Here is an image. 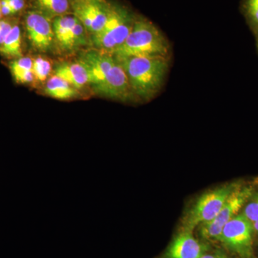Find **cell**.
<instances>
[{
	"mask_svg": "<svg viewBox=\"0 0 258 258\" xmlns=\"http://www.w3.org/2000/svg\"><path fill=\"white\" fill-rule=\"evenodd\" d=\"M44 92L47 96L58 100L73 99L79 96V90L55 75L47 80Z\"/></svg>",
	"mask_w": 258,
	"mask_h": 258,
	"instance_id": "4fadbf2b",
	"label": "cell"
},
{
	"mask_svg": "<svg viewBox=\"0 0 258 258\" xmlns=\"http://www.w3.org/2000/svg\"><path fill=\"white\" fill-rule=\"evenodd\" d=\"M76 21L77 18L73 14L57 17L52 20L55 45L61 52L68 53L70 35Z\"/></svg>",
	"mask_w": 258,
	"mask_h": 258,
	"instance_id": "7c38bea8",
	"label": "cell"
},
{
	"mask_svg": "<svg viewBox=\"0 0 258 258\" xmlns=\"http://www.w3.org/2000/svg\"><path fill=\"white\" fill-rule=\"evenodd\" d=\"M116 59L124 70L137 100L149 102L160 92L170 68V58L142 56Z\"/></svg>",
	"mask_w": 258,
	"mask_h": 258,
	"instance_id": "6da1fadb",
	"label": "cell"
},
{
	"mask_svg": "<svg viewBox=\"0 0 258 258\" xmlns=\"http://www.w3.org/2000/svg\"><path fill=\"white\" fill-rule=\"evenodd\" d=\"M242 12L258 38V0H243Z\"/></svg>",
	"mask_w": 258,
	"mask_h": 258,
	"instance_id": "e0dca14e",
	"label": "cell"
},
{
	"mask_svg": "<svg viewBox=\"0 0 258 258\" xmlns=\"http://www.w3.org/2000/svg\"><path fill=\"white\" fill-rule=\"evenodd\" d=\"M258 39V38H257Z\"/></svg>",
	"mask_w": 258,
	"mask_h": 258,
	"instance_id": "4316f807",
	"label": "cell"
},
{
	"mask_svg": "<svg viewBox=\"0 0 258 258\" xmlns=\"http://www.w3.org/2000/svg\"><path fill=\"white\" fill-rule=\"evenodd\" d=\"M54 74L67 81L78 90L89 84L87 69L80 60L76 62H61L56 66Z\"/></svg>",
	"mask_w": 258,
	"mask_h": 258,
	"instance_id": "8fae6325",
	"label": "cell"
},
{
	"mask_svg": "<svg viewBox=\"0 0 258 258\" xmlns=\"http://www.w3.org/2000/svg\"><path fill=\"white\" fill-rule=\"evenodd\" d=\"M37 10L51 19L69 14L71 0H34Z\"/></svg>",
	"mask_w": 258,
	"mask_h": 258,
	"instance_id": "2e32d148",
	"label": "cell"
},
{
	"mask_svg": "<svg viewBox=\"0 0 258 258\" xmlns=\"http://www.w3.org/2000/svg\"><path fill=\"white\" fill-rule=\"evenodd\" d=\"M200 258H228V257L223 252H216L215 253L205 254Z\"/></svg>",
	"mask_w": 258,
	"mask_h": 258,
	"instance_id": "603a6c76",
	"label": "cell"
},
{
	"mask_svg": "<svg viewBox=\"0 0 258 258\" xmlns=\"http://www.w3.org/2000/svg\"><path fill=\"white\" fill-rule=\"evenodd\" d=\"M0 53L5 57L12 58L23 57L21 30L18 23L14 24L11 31L0 47Z\"/></svg>",
	"mask_w": 258,
	"mask_h": 258,
	"instance_id": "5bb4252c",
	"label": "cell"
},
{
	"mask_svg": "<svg viewBox=\"0 0 258 258\" xmlns=\"http://www.w3.org/2000/svg\"><path fill=\"white\" fill-rule=\"evenodd\" d=\"M108 0H71L72 14L83 24L91 35L101 31L111 10Z\"/></svg>",
	"mask_w": 258,
	"mask_h": 258,
	"instance_id": "52a82bcc",
	"label": "cell"
},
{
	"mask_svg": "<svg viewBox=\"0 0 258 258\" xmlns=\"http://www.w3.org/2000/svg\"><path fill=\"white\" fill-rule=\"evenodd\" d=\"M33 59L30 57H21L15 59L10 63V69L15 81L21 84H28L35 79L32 72Z\"/></svg>",
	"mask_w": 258,
	"mask_h": 258,
	"instance_id": "9a60e30c",
	"label": "cell"
},
{
	"mask_svg": "<svg viewBox=\"0 0 258 258\" xmlns=\"http://www.w3.org/2000/svg\"><path fill=\"white\" fill-rule=\"evenodd\" d=\"M0 9H1V0H0Z\"/></svg>",
	"mask_w": 258,
	"mask_h": 258,
	"instance_id": "484cf974",
	"label": "cell"
},
{
	"mask_svg": "<svg viewBox=\"0 0 258 258\" xmlns=\"http://www.w3.org/2000/svg\"><path fill=\"white\" fill-rule=\"evenodd\" d=\"M251 223H252L253 232L258 233V222H252Z\"/></svg>",
	"mask_w": 258,
	"mask_h": 258,
	"instance_id": "cb8c5ba5",
	"label": "cell"
},
{
	"mask_svg": "<svg viewBox=\"0 0 258 258\" xmlns=\"http://www.w3.org/2000/svg\"><path fill=\"white\" fill-rule=\"evenodd\" d=\"M240 185L230 184L212 190L201 197L184 219V231L191 230L196 226L210 222L215 218L222 210L227 198Z\"/></svg>",
	"mask_w": 258,
	"mask_h": 258,
	"instance_id": "277c9868",
	"label": "cell"
},
{
	"mask_svg": "<svg viewBox=\"0 0 258 258\" xmlns=\"http://www.w3.org/2000/svg\"><path fill=\"white\" fill-rule=\"evenodd\" d=\"M25 28L35 50L45 53L53 50L55 45L52 19L38 10H31L25 15Z\"/></svg>",
	"mask_w": 258,
	"mask_h": 258,
	"instance_id": "ba28073f",
	"label": "cell"
},
{
	"mask_svg": "<svg viewBox=\"0 0 258 258\" xmlns=\"http://www.w3.org/2000/svg\"><path fill=\"white\" fill-rule=\"evenodd\" d=\"M252 223L243 214L236 215L227 222L219 240L242 258H251L253 254Z\"/></svg>",
	"mask_w": 258,
	"mask_h": 258,
	"instance_id": "5b68a950",
	"label": "cell"
},
{
	"mask_svg": "<svg viewBox=\"0 0 258 258\" xmlns=\"http://www.w3.org/2000/svg\"><path fill=\"white\" fill-rule=\"evenodd\" d=\"M208 246L196 240L189 231H184L171 242L164 258H200Z\"/></svg>",
	"mask_w": 258,
	"mask_h": 258,
	"instance_id": "30bf717a",
	"label": "cell"
},
{
	"mask_svg": "<svg viewBox=\"0 0 258 258\" xmlns=\"http://www.w3.org/2000/svg\"><path fill=\"white\" fill-rule=\"evenodd\" d=\"M7 2L13 10L14 15L23 11L26 5L25 0H7Z\"/></svg>",
	"mask_w": 258,
	"mask_h": 258,
	"instance_id": "44dd1931",
	"label": "cell"
},
{
	"mask_svg": "<svg viewBox=\"0 0 258 258\" xmlns=\"http://www.w3.org/2000/svg\"><path fill=\"white\" fill-rule=\"evenodd\" d=\"M0 10H1L3 16L8 17L14 15L7 0H1V9Z\"/></svg>",
	"mask_w": 258,
	"mask_h": 258,
	"instance_id": "7402d4cb",
	"label": "cell"
},
{
	"mask_svg": "<svg viewBox=\"0 0 258 258\" xmlns=\"http://www.w3.org/2000/svg\"><path fill=\"white\" fill-rule=\"evenodd\" d=\"M171 53V45L164 34L149 19L137 15L126 40L112 55L117 58L142 56L170 58Z\"/></svg>",
	"mask_w": 258,
	"mask_h": 258,
	"instance_id": "7a4b0ae2",
	"label": "cell"
},
{
	"mask_svg": "<svg viewBox=\"0 0 258 258\" xmlns=\"http://www.w3.org/2000/svg\"><path fill=\"white\" fill-rule=\"evenodd\" d=\"M137 15L128 7L111 3L109 16L103 29L91 35V44L96 50L113 54L124 42L133 28Z\"/></svg>",
	"mask_w": 258,
	"mask_h": 258,
	"instance_id": "3957f363",
	"label": "cell"
},
{
	"mask_svg": "<svg viewBox=\"0 0 258 258\" xmlns=\"http://www.w3.org/2000/svg\"><path fill=\"white\" fill-rule=\"evenodd\" d=\"M252 196V188L247 186L241 187L240 186L236 188L227 198L225 205L215 218L211 221L200 225L201 235L206 239L219 240L224 226L237 215L241 208Z\"/></svg>",
	"mask_w": 258,
	"mask_h": 258,
	"instance_id": "8992f818",
	"label": "cell"
},
{
	"mask_svg": "<svg viewBox=\"0 0 258 258\" xmlns=\"http://www.w3.org/2000/svg\"><path fill=\"white\" fill-rule=\"evenodd\" d=\"M52 64L50 61L44 57H39L33 58L32 62V72L35 79L40 82H45L50 77L52 72Z\"/></svg>",
	"mask_w": 258,
	"mask_h": 258,
	"instance_id": "ac0fdd59",
	"label": "cell"
},
{
	"mask_svg": "<svg viewBox=\"0 0 258 258\" xmlns=\"http://www.w3.org/2000/svg\"><path fill=\"white\" fill-rule=\"evenodd\" d=\"M15 22L10 19L0 20V47L3 45L8 34L11 31Z\"/></svg>",
	"mask_w": 258,
	"mask_h": 258,
	"instance_id": "ffe728a7",
	"label": "cell"
},
{
	"mask_svg": "<svg viewBox=\"0 0 258 258\" xmlns=\"http://www.w3.org/2000/svg\"><path fill=\"white\" fill-rule=\"evenodd\" d=\"M243 215L249 221L258 222V192L245 206Z\"/></svg>",
	"mask_w": 258,
	"mask_h": 258,
	"instance_id": "d6986e66",
	"label": "cell"
},
{
	"mask_svg": "<svg viewBox=\"0 0 258 258\" xmlns=\"http://www.w3.org/2000/svg\"><path fill=\"white\" fill-rule=\"evenodd\" d=\"M3 14H2L1 10H0V20H2V18H3Z\"/></svg>",
	"mask_w": 258,
	"mask_h": 258,
	"instance_id": "d4e9b609",
	"label": "cell"
},
{
	"mask_svg": "<svg viewBox=\"0 0 258 258\" xmlns=\"http://www.w3.org/2000/svg\"><path fill=\"white\" fill-rule=\"evenodd\" d=\"M79 60L87 69L89 84L93 89L103 83L117 62L114 55L96 49L85 52Z\"/></svg>",
	"mask_w": 258,
	"mask_h": 258,
	"instance_id": "9c48e42d",
	"label": "cell"
}]
</instances>
